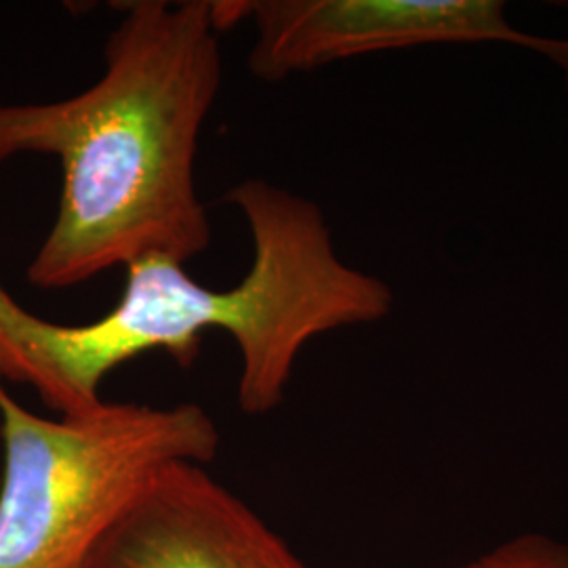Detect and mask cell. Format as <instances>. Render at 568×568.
Instances as JSON below:
<instances>
[{
	"label": "cell",
	"mask_w": 568,
	"mask_h": 568,
	"mask_svg": "<svg viewBox=\"0 0 568 568\" xmlns=\"http://www.w3.org/2000/svg\"><path fill=\"white\" fill-rule=\"evenodd\" d=\"M0 568H89L164 467L215 459L220 429L194 403L103 400L74 417H41L0 384Z\"/></svg>",
	"instance_id": "cell-3"
},
{
	"label": "cell",
	"mask_w": 568,
	"mask_h": 568,
	"mask_svg": "<svg viewBox=\"0 0 568 568\" xmlns=\"http://www.w3.org/2000/svg\"><path fill=\"white\" fill-rule=\"evenodd\" d=\"M457 568H568V544L544 532H523Z\"/></svg>",
	"instance_id": "cell-6"
},
{
	"label": "cell",
	"mask_w": 568,
	"mask_h": 568,
	"mask_svg": "<svg viewBox=\"0 0 568 568\" xmlns=\"http://www.w3.org/2000/svg\"><path fill=\"white\" fill-rule=\"evenodd\" d=\"M253 23L251 72L278 82L335 61L447 42H506L558 65L568 89V41L528 34L499 0H241Z\"/></svg>",
	"instance_id": "cell-4"
},
{
	"label": "cell",
	"mask_w": 568,
	"mask_h": 568,
	"mask_svg": "<svg viewBox=\"0 0 568 568\" xmlns=\"http://www.w3.org/2000/svg\"><path fill=\"white\" fill-rule=\"evenodd\" d=\"M248 225L253 262L243 281L211 288L175 260L126 265L114 307L63 325L26 310L0 281V384L32 387L58 417L103 403L105 377L150 352L190 365L206 331H224L241 354L239 406L262 417L283 405L305 345L344 326L371 325L394 305L389 284L337 255L316 203L262 178L225 194Z\"/></svg>",
	"instance_id": "cell-2"
},
{
	"label": "cell",
	"mask_w": 568,
	"mask_h": 568,
	"mask_svg": "<svg viewBox=\"0 0 568 568\" xmlns=\"http://www.w3.org/2000/svg\"><path fill=\"white\" fill-rule=\"evenodd\" d=\"M222 32L215 0L124 2L89 89L0 103V163H60L58 213L28 283L72 288L150 255L185 265L211 246L196 161L224 79Z\"/></svg>",
	"instance_id": "cell-1"
},
{
	"label": "cell",
	"mask_w": 568,
	"mask_h": 568,
	"mask_svg": "<svg viewBox=\"0 0 568 568\" xmlns=\"http://www.w3.org/2000/svg\"><path fill=\"white\" fill-rule=\"evenodd\" d=\"M89 568H307L257 511L180 462L143 488L93 551Z\"/></svg>",
	"instance_id": "cell-5"
}]
</instances>
